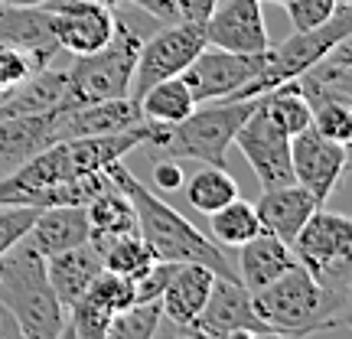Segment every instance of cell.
Listing matches in <instances>:
<instances>
[{
    "mask_svg": "<svg viewBox=\"0 0 352 339\" xmlns=\"http://www.w3.org/2000/svg\"><path fill=\"white\" fill-rule=\"evenodd\" d=\"M108 176L124 189V196L131 199L134 215H138L140 239L151 245L153 254H157L160 261H176V264L196 261V264H202V267H209L215 277L239 281L235 261H228V254L222 252V245H215L209 235H202L186 215H179L173 206L160 199L151 186H144L121 160L108 166Z\"/></svg>",
    "mask_w": 352,
    "mask_h": 339,
    "instance_id": "cell-1",
    "label": "cell"
},
{
    "mask_svg": "<svg viewBox=\"0 0 352 339\" xmlns=\"http://www.w3.org/2000/svg\"><path fill=\"white\" fill-rule=\"evenodd\" d=\"M254 314L274 333L307 339L349 323V290L323 287L314 274L294 264L287 274L252 294Z\"/></svg>",
    "mask_w": 352,
    "mask_h": 339,
    "instance_id": "cell-2",
    "label": "cell"
},
{
    "mask_svg": "<svg viewBox=\"0 0 352 339\" xmlns=\"http://www.w3.org/2000/svg\"><path fill=\"white\" fill-rule=\"evenodd\" d=\"M0 307L13 316L23 339H59L69 320V310L50 287L46 258L26 239L0 258Z\"/></svg>",
    "mask_w": 352,
    "mask_h": 339,
    "instance_id": "cell-3",
    "label": "cell"
},
{
    "mask_svg": "<svg viewBox=\"0 0 352 339\" xmlns=\"http://www.w3.org/2000/svg\"><path fill=\"white\" fill-rule=\"evenodd\" d=\"M140 43H144V36L131 26V20L114 17L111 39L95 52L72 56V65L65 69L72 101L76 105H91V101L108 98H131V82H134V69H138Z\"/></svg>",
    "mask_w": 352,
    "mask_h": 339,
    "instance_id": "cell-4",
    "label": "cell"
},
{
    "mask_svg": "<svg viewBox=\"0 0 352 339\" xmlns=\"http://www.w3.org/2000/svg\"><path fill=\"white\" fill-rule=\"evenodd\" d=\"M258 98L202 101V108L196 105L179 124L170 127L160 151L170 153L173 160H199L206 166H226L228 147L235 144V134L245 124V118L258 108Z\"/></svg>",
    "mask_w": 352,
    "mask_h": 339,
    "instance_id": "cell-5",
    "label": "cell"
},
{
    "mask_svg": "<svg viewBox=\"0 0 352 339\" xmlns=\"http://www.w3.org/2000/svg\"><path fill=\"white\" fill-rule=\"evenodd\" d=\"M349 33H352V3H340L327 23L314 26V30H294L284 43L267 46V50H264L261 72H258L248 85H241L228 101L258 98L264 91L284 85L290 78H297L300 72H307L320 56H327L336 43L349 39Z\"/></svg>",
    "mask_w": 352,
    "mask_h": 339,
    "instance_id": "cell-6",
    "label": "cell"
},
{
    "mask_svg": "<svg viewBox=\"0 0 352 339\" xmlns=\"http://www.w3.org/2000/svg\"><path fill=\"white\" fill-rule=\"evenodd\" d=\"M290 252L307 274H314L323 287L349 290L352 281V222L349 215L314 209L290 241Z\"/></svg>",
    "mask_w": 352,
    "mask_h": 339,
    "instance_id": "cell-7",
    "label": "cell"
},
{
    "mask_svg": "<svg viewBox=\"0 0 352 339\" xmlns=\"http://www.w3.org/2000/svg\"><path fill=\"white\" fill-rule=\"evenodd\" d=\"M202 50H206L202 23H189V20L164 23V30H157L151 39L140 43L131 98L138 101L151 85L164 82V78H176Z\"/></svg>",
    "mask_w": 352,
    "mask_h": 339,
    "instance_id": "cell-8",
    "label": "cell"
},
{
    "mask_svg": "<svg viewBox=\"0 0 352 339\" xmlns=\"http://www.w3.org/2000/svg\"><path fill=\"white\" fill-rule=\"evenodd\" d=\"M261 65H264V52H228L206 46L179 72V78L186 82L192 101L202 105V101L232 98L241 85H248L261 72Z\"/></svg>",
    "mask_w": 352,
    "mask_h": 339,
    "instance_id": "cell-9",
    "label": "cell"
},
{
    "mask_svg": "<svg viewBox=\"0 0 352 339\" xmlns=\"http://www.w3.org/2000/svg\"><path fill=\"white\" fill-rule=\"evenodd\" d=\"M235 147L241 151V157L248 160V166L254 170L261 189H277L294 183V166H290V134H284L280 127L271 121V114L264 111L261 98L245 124L235 134Z\"/></svg>",
    "mask_w": 352,
    "mask_h": 339,
    "instance_id": "cell-10",
    "label": "cell"
},
{
    "mask_svg": "<svg viewBox=\"0 0 352 339\" xmlns=\"http://www.w3.org/2000/svg\"><path fill=\"white\" fill-rule=\"evenodd\" d=\"M43 10L50 13V33L59 52L85 56L101 50L114 33L111 7H101L91 0H46Z\"/></svg>",
    "mask_w": 352,
    "mask_h": 339,
    "instance_id": "cell-11",
    "label": "cell"
},
{
    "mask_svg": "<svg viewBox=\"0 0 352 339\" xmlns=\"http://www.w3.org/2000/svg\"><path fill=\"white\" fill-rule=\"evenodd\" d=\"M346 164H349V144H336V140L323 138L314 127H307L297 138H290L294 183H300L320 206H327V199L333 196Z\"/></svg>",
    "mask_w": 352,
    "mask_h": 339,
    "instance_id": "cell-12",
    "label": "cell"
},
{
    "mask_svg": "<svg viewBox=\"0 0 352 339\" xmlns=\"http://www.w3.org/2000/svg\"><path fill=\"white\" fill-rule=\"evenodd\" d=\"M206 46L228 52H264L271 46L264 26L261 0H226L215 3V10L202 23Z\"/></svg>",
    "mask_w": 352,
    "mask_h": 339,
    "instance_id": "cell-13",
    "label": "cell"
},
{
    "mask_svg": "<svg viewBox=\"0 0 352 339\" xmlns=\"http://www.w3.org/2000/svg\"><path fill=\"white\" fill-rule=\"evenodd\" d=\"M235 329H252V333H264L261 316L254 314L252 290L245 287L241 281H228V277H215L212 290L202 303L199 316L192 320V327H186V333L196 336H226Z\"/></svg>",
    "mask_w": 352,
    "mask_h": 339,
    "instance_id": "cell-14",
    "label": "cell"
},
{
    "mask_svg": "<svg viewBox=\"0 0 352 339\" xmlns=\"http://www.w3.org/2000/svg\"><path fill=\"white\" fill-rule=\"evenodd\" d=\"M69 108H52V111L20 114V118L0 121V173H10L13 166L30 160L33 153L65 140V111Z\"/></svg>",
    "mask_w": 352,
    "mask_h": 339,
    "instance_id": "cell-15",
    "label": "cell"
},
{
    "mask_svg": "<svg viewBox=\"0 0 352 339\" xmlns=\"http://www.w3.org/2000/svg\"><path fill=\"white\" fill-rule=\"evenodd\" d=\"M297 88L310 108L316 105H352V46L349 39L336 43L327 56H320L307 72L297 76Z\"/></svg>",
    "mask_w": 352,
    "mask_h": 339,
    "instance_id": "cell-16",
    "label": "cell"
},
{
    "mask_svg": "<svg viewBox=\"0 0 352 339\" xmlns=\"http://www.w3.org/2000/svg\"><path fill=\"white\" fill-rule=\"evenodd\" d=\"M320 209V202L300 186V183H287L277 189H261V199L254 202V212L261 222V232H271L274 239L284 245L294 241V235L300 232V226Z\"/></svg>",
    "mask_w": 352,
    "mask_h": 339,
    "instance_id": "cell-17",
    "label": "cell"
},
{
    "mask_svg": "<svg viewBox=\"0 0 352 339\" xmlns=\"http://www.w3.org/2000/svg\"><path fill=\"white\" fill-rule=\"evenodd\" d=\"M88 239H91V226H88L85 206H50V209H39L30 232H26V241L43 258L69 252L76 245H85Z\"/></svg>",
    "mask_w": 352,
    "mask_h": 339,
    "instance_id": "cell-18",
    "label": "cell"
},
{
    "mask_svg": "<svg viewBox=\"0 0 352 339\" xmlns=\"http://www.w3.org/2000/svg\"><path fill=\"white\" fill-rule=\"evenodd\" d=\"M212 281H215V274L209 267H202V264H196V261L176 264L170 284H166V290L160 294V310H164V316L170 323H176L179 329L192 327V320L199 316L202 303H206L209 290H212Z\"/></svg>",
    "mask_w": 352,
    "mask_h": 339,
    "instance_id": "cell-19",
    "label": "cell"
},
{
    "mask_svg": "<svg viewBox=\"0 0 352 339\" xmlns=\"http://www.w3.org/2000/svg\"><path fill=\"white\" fill-rule=\"evenodd\" d=\"M294 264H297V258L290 252V245L274 239L271 232H258L252 241H245L239 248L235 271H239L241 284L254 294V290L267 287L271 281H277L280 274H287Z\"/></svg>",
    "mask_w": 352,
    "mask_h": 339,
    "instance_id": "cell-20",
    "label": "cell"
},
{
    "mask_svg": "<svg viewBox=\"0 0 352 339\" xmlns=\"http://www.w3.org/2000/svg\"><path fill=\"white\" fill-rule=\"evenodd\" d=\"M104 267L101 264V252L85 241V245H76L69 252L50 254L46 258V277H50V287L56 290V297L63 303L65 310L82 297L88 290V284L98 277V271Z\"/></svg>",
    "mask_w": 352,
    "mask_h": 339,
    "instance_id": "cell-21",
    "label": "cell"
},
{
    "mask_svg": "<svg viewBox=\"0 0 352 339\" xmlns=\"http://www.w3.org/2000/svg\"><path fill=\"white\" fill-rule=\"evenodd\" d=\"M88 226H91V239H118V235H131L138 232V215L134 206L124 196V189L111 183V186L98 193L95 199L85 206Z\"/></svg>",
    "mask_w": 352,
    "mask_h": 339,
    "instance_id": "cell-22",
    "label": "cell"
},
{
    "mask_svg": "<svg viewBox=\"0 0 352 339\" xmlns=\"http://www.w3.org/2000/svg\"><path fill=\"white\" fill-rule=\"evenodd\" d=\"M95 248L101 252V264L104 271H114V274L127 277V281H138L140 274L151 271L153 261H160L153 248L140 239V232H131V235H118V239H88Z\"/></svg>",
    "mask_w": 352,
    "mask_h": 339,
    "instance_id": "cell-23",
    "label": "cell"
},
{
    "mask_svg": "<svg viewBox=\"0 0 352 339\" xmlns=\"http://www.w3.org/2000/svg\"><path fill=\"white\" fill-rule=\"evenodd\" d=\"M138 108H140V118H144V121L173 127L196 108V101L189 95L186 82L176 76V78H164V82H157V85L147 88L138 98Z\"/></svg>",
    "mask_w": 352,
    "mask_h": 339,
    "instance_id": "cell-24",
    "label": "cell"
},
{
    "mask_svg": "<svg viewBox=\"0 0 352 339\" xmlns=\"http://www.w3.org/2000/svg\"><path fill=\"white\" fill-rule=\"evenodd\" d=\"M186 199L196 212L212 215L215 209L239 199V183L226 166H202L192 179H186Z\"/></svg>",
    "mask_w": 352,
    "mask_h": 339,
    "instance_id": "cell-25",
    "label": "cell"
},
{
    "mask_svg": "<svg viewBox=\"0 0 352 339\" xmlns=\"http://www.w3.org/2000/svg\"><path fill=\"white\" fill-rule=\"evenodd\" d=\"M209 219H212V222H209L212 241L222 245V248H241L245 241H252L254 235L261 232V222H258L254 206L245 199H232L228 206L215 209Z\"/></svg>",
    "mask_w": 352,
    "mask_h": 339,
    "instance_id": "cell-26",
    "label": "cell"
},
{
    "mask_svg": "<svg viewBox=\"0 0 352 339\" xmlns=\"http://www.w3.org/2000/svg\"><path fill=\"white\" fill-rule=\"evenodd\" d=\"M261 105H264V111L271 114V121H274L284 134H290V138H297L300 131L310 127V105H307V98L300 95L297 78H290L284 85L264 91Z\"/></svg>",
    "mask_w": 352,
    "mask_h": 339,
    "instance_id": "cell-27",
    "label": "cell"
},
{
    "mask_svg": "<svg viewBox=\"0 0 352 339\" xmlns=\"http://www.w3.org/2000/svg\"><path fill=\"white\" fill-rule=\"evenodd\" d=\"M160 320H164L160 300L131 303L127 310H121V314L111 316L104 339H153L157 336V329H160Z\"/></svg>",
    "mask_w": 352,
    "mask_h": 339,
    "instance_id": "cell-28",
    "label": "cell"
},
{
    "mask_svg": "<svg viewBox=\"0 0 352 339\" xmlns=\"http://www.w3.org/2000/svg\"><path fill=\"white\" fill-rule=\"evenodd\" d=\"M82 297H91V300L98 303V307H104L108 314H121V310H127V307L134 303V281H127V277L101 267L98 277L88 284V290Z\"/></svg>",
    "mask_w": 352,
    "mask_h": 339,
    "instance_id": "cell-29",
    "label": "cell"
},
{
    "mask_svg": "<svg viewBox=\"0 0 352 339\" xmlns=\"http://www.w3.org/2000/svg\"><path fill=\"white\" fill-rule=\"evenodd\" d=\"M310 127L320 131L323 138L336 140V144H349L352 140V105H316L310 108Z\"/></svg>",
    "mask_w": 352,
    "mask_h": 339,
    "instance_id": "cell-30",
    "label": "cell"
},
{
    "mask_svg": "<svg viewBox=\"0 0 352 339\" xmlns=\"http://www.w3.org/2000/svg\"><path fill=\"white\" fill-rule=\"evenodd\" d=\"M111 316L114 314H108L104 307H98L91 297H78V300L69 307V327H72L76 339H104Z\"/></svg>",
    "mask_w": 352,
    "mask_h": 339,
    "instance_id": "cell-31",
    "label": "cell"
},
{
    "mask_svg": "<svg viewBox=\"0 0 352 339\" xmlns=\"http://www.w3.org/2000/svg\"><path fill=\"white\" fill-rule=\"evenodd\" d=\"M39 209L33 206H0V258L10 252L16 241L26 239Z\"/></svg>",
    "mask_w": 352,
    "mask_h": 339,
    "instance_id": "cell-32",
    "label": "cell"
},
{
    "mask_svg": "<svg viewBox=\"0 0 352 339\" xmlns=\"http://www.w3.org/2000/svg\"><path fill=\"white\" fill-rule=\"evenodd\" d=\"M287 17L294 30H314V26L327 23L329 17L336 13L340 0H287Z\"/></svg>",
    "mask_w": 352,
    "mask_h": 339,
    "instance_id": "cell-33",
    "label": "cell"
},
{
    "mask_svg": "<svg viewBox=\"0 0 352 339\" xmlns=\"http://www.w3.org/2000/svg\"><path fill=\"white\" fill-rule=\"evenodd\" d=\"M176 271V261H153L147 274H140L134 281V303H147V300H160V294L166 290L170 277Z\"/></svg>",
    "mask_w": 352,
    "mask_h": 339,
    "instance_id": "cell-34",
    "label": "cell"
},
{
    "mask_svg": "<svg viewBox=\"0 0 352 339\" xmlns=\"http://www.w3.org/2000/svg\"><path fill=\"white\" fill-rule=\"evenodd\" d=\"M30 72H36L33 59H30L23 50H16V46L0 43V91H3V88H13L16 82H23Z\"/></svg>",
    "mask_w": 352,
    "mask_h": 339,
    "instance_id": "cell-35",
    "label": "cell"
},
{
    "mask_svg": "<svg viewBox=\"0 0 352 339\" xmlns=\"http://www.w3.org/2000/svg\"><path fill=\"white\" fill-rule=\"evenodd\" d=\"M153 183H157V189L173 193V189H179L186 183V176H183V170H179L176 160H157V164H153Z\"/></svg>",
    "mask_w": 352,
    "mask_h": 339,
    "instance_id": "cell-36",
    "label": "cell"
},
{
    "mask_svg": "<svg viewBox=\"0 0 352 339\" xmlns=\"http://www.w3.org/2000/svg\"><path fill=\"white\" fill-rule=\"evenodd\" d=\"M176 3V20H189V23H206V17L215 10L219 0H173Z\"/></svg>",
    "mask_w": 352,
    "mask_h": 339,
    "instance_id": "cell-37",
    "label": "cell"
},
{
    "mask_svg": "<svg viewBox=\"0 0 352 339\" xmlns=\"http://www.w3.org/2000/svg\"><path fill=\"white\" fill-rule=\"evenodd\" d=\"M131 3H138L140 10L157 17L160 23H173L176 20V3L173 0H131Z\"/></svg>",
    "mask_w": 352,
    "mask_h": 339,
    "instance_id": "cell-38",
    "label": "cell"
},
{
    "mask_svg": "<svg viewBox=\"0 0 352 339\" xmlns=\"http://www.w3.org/2000/svg\"><path fill=\"white\" fill-rule=\"evenodd\" d=\"M0 339H23V336H20V329H16V323H13L10 314L0 316Z\"/></svg>",
    "mask_w": 352,
    "mask_h": 339,
    "instance_id": "cell-39",
    "label": "cell"
},
{
    "mask_svg": "<svg viewBox=\"0 0 352 339\" xmlns=\"http://www.w3.org/2000/svg\"><path fill=\"white\" fill-rule=\"evenodd\" d=\"M46 0H0V7H20V10H30V7H43Z\"/></svg>",
    "mask_w": 352,
    "mask_h": 339,
    "instance_id": "cell-40",
    "label": "cell"
},
{
    "mask_svg": "<svg viewBox=\"0 0 352 339\" xmlns=\"http://www.w3.org/2000/svg\"><path fill=\"white\" fill-rule=\"evenodd\" d=\"M252 339H297V336H287V333H274V329H264V333H254Z\"/></svg>",
    "mask_w": 352,
    "mask_h": 339,
    "instance_id": "cell-41",
    "label": "cell"
},
{
    "mask_svg": "<svg viewBox=\"0 0 352 339\" xmlns=\"http://www.w3.org/2000/svg\"><path fill=\"white\" fill-rule=\"evenodd\" d=\"M59 339H76V333H72V327H69V320H65L63 333H59Z\"/></svg>",
    "mask_w": 352,
    "mask_h": 339,
    "instance_id": "cell-42",
    "label": "cell"
},
{
    "mask_svg": "<svg viewBox=\"0 0 352 339\" xmlns=\"http://www.w3.org/2000/svg\"><path fill=\"white\" fill-rule=\"evenodd\" d=\"M91 3H101V7H111V10H118V3H121V0H91Z\"/></svg>",
    "mask_w": 352,
    "mask_h": 339,
    "instance_id": "cell-43",
    "label": "cell"
},
{
    "mask_svg": "<svg viewBox=\"0 0 352 339\" xmlns=\"http://www.w3.org/2000/svg\"><path fill=\"white\" fill-rule=\"evenodd\" d=\"M261 3H280V7H284V3H287V0H261Z\"/></svg>",
    "mask_w": 352,
    "mask_h": 339,
    "instance_id": "cell-44",
    "label": "cell"
},
{
    "mask_svg": "<svg viewBox=\"0 0 352 339\" xmlns=\"http://www.w3.org/2000/svg\"><path fill=\"white\" fill-rule=\"evenodd\" d=\"M183 333H186V329H183ZM189 336L192 339H215V336H196V333H189Z\"/></svg>",
    "mask_w": 352,
    "mask_h": 339,
    "instance_id": "cell-45",
    "label": "cell"
},
{
    "mask_svg": "<svg viewBox=\"0 0 352 339\" xmlns=\"http://www.w3.org/2000/svg\"><path fill=\"white\" fill-rule=\"evenodd\" d=\"M173 339H192V336H189V333H183V329H179V336H173Z\"/></svg>",
    "mask_w": 352,
    "mask_h": 339,
    "instance_id": "cell-46",
    "label": "cell"
},
{
    "mask_svg": "<svg viewBox=\"0 0 352 339\" xmlns=\"http://www.w3.org/2000/svg\"><path fill=\"white\" fill-rule=\"evenodd\" d=\"M340 3H352V0H340Z\"/></svg>",
    "mask_w": 352,
    "mask_h": 339,
    "instance_id": "cell-47",
    "label": "cell"
}]
</instances>
